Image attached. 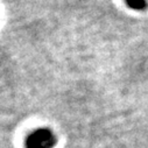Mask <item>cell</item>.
Here are the masks:
<instances>
[{
	"label": "cell",
	"mask_w": 148,
	"mask_h": 148,
	"mask_svg": "<svg viewBox=\"0 0 148 148\" xmlns=\"http://www.w3.org/2000/svg\"><path fill=\"white\" fill-rule=\"evenodd\" d=\"M56 142V136L50 130L40 128L27 136L26 148H53Z\"/></svg>",
	"instance_id": "cell-1"
},
{
	"label": "cell",
	"mask_w": 148,
	"mask_h": 148,
	"mask_svg": "<svg viewBox=\"0 0 148 148\" xmlns=\"http://www.w3.org/2000/svg\"><path fill=\"white\" fill-rule=\"evenodd\" d=\"M125 3L128 7L135 11H145L148 6L146 0H125Z\"/></svg>",
	"instance_id": "cell-2"
}]
</instances>
